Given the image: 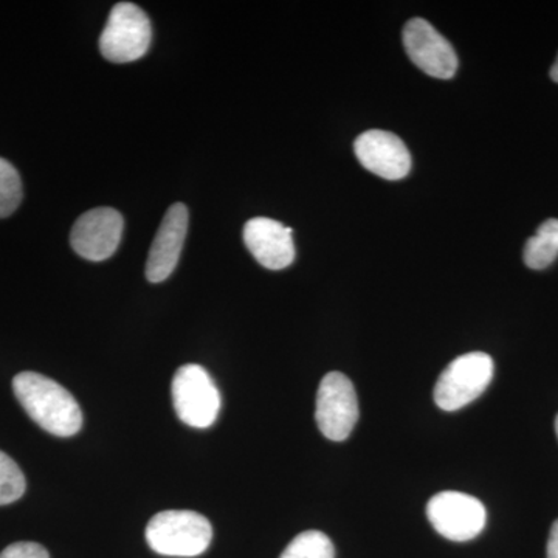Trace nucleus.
<instances>
[{
    "instance_id": "1",
    "label": "nucleus",
    "mask_w": 558,
    "mask_h": 558,
    "mask_svg": "<svg viewBox=\"0 0 558 558\" xmlns=\"http://www.w3.org/2000/svg\"><path fill=\"white\" fill-rule=\"evenodd\" d=\"M13 391L22 409L50 435L70 438L83 427L78 402L49 377L25 371L14 377Z\"/></svg>"
},
{
    "instance_id": "2",
    "label": "nucleus",
    "mask_w": 558,
    "mask_h": 558,
    "mask_svg": "<svg viewBox=\"0 0 558 558\" xmlns=\"http://www.w3.org/2000/svg\"><path fill=\"white\" fill-rule=\"evenodd\" d=\"M211 539V523L193 510H165L146 526V542L160 556L197 557L209 548Z\"/></svg>"
},
{
    "instance_id": "3",
    "label": "nucleus",
    "mask_w": 558,
    "mask_h": 558,
    "mask_svg": "<svg viewBox=\"0 0 558 558\" xmlns=\"http://www.w3.org/2000/svg\"><path fill=\"white\" fill-rule=\"evenodd\" d=\"M494 371V360L484 352H469L453 360L436 384V405L444 411L464 409L486 391Z\"/></svg>"
},
{
    "instance_id": "4",
    "label": "nucleus",
    "mask_w": 558,
    "mask_h": 558,
    "mask_svg": "<svg viewBox=\"0 0 558 558\" xmlns=\"http://www.w3.org/2000/svg\"><path fill=\"white\" fill-rule=\"evenodd\" d=\"M153 28L145 11L131 2L117 3L100 38L102 57L116 64L137 61L149 50Z\"/></svg>"
},
{
    "instance_id": "5",
    "label": "nucleus",
    "mask_w": 558,
    "mask_h": 558,
    "mask_svg": "<svg viewBox=\"0 0 558 558\" xmlns=\"http://www.w3.org/2000/svg\"><path fill=\"white\" fill-rule=\"evenodd\" d=\"M172 403L183 424L193 428H208L220 411L219 389L211 376L199 365H183L171 385Z\"/></svg>"
},
{
    "instance_id": "6",
    "label": "nucleus",
    "mask_w": 558,
    "mask_h": 558,
    "mask_svg": "<svg viewBox=\"0 0 558 558\" xmlns=\"http://www.w3.org/2000/svg\"><path fill=\"white\" fill-rule=\"evenodd\" d=\"M427 517L438 534L451 542L478 537L487 523V510L478 498L462 492H440L428 501Z\"/></svg>"
},
{
    "instance_id": "7",
    "label": "nucleus",
    "mask_w": 558,
    "mask_h": 558,
    "mask_svg": "<svg viewBox=\"0 0 558 558\" xmlns=\"http://www.w3.org/2000/svg\"><path fill=\"white\" fill-rule=\"evenodd\" d=\"M315 418L322 435L336 442L348 439L359 421V400L354 385L344 374L323 377L317 395Z\"/></svg>"
},
{
    "instance_id": "8",
    "label": "nucleus",
    "mask_w": 558,
    "mask_h": 558,
    "mask_svg": "<svg viewBox=\"0 0 558 558\" xmlns=\"http://www.w3.org/2000/svg\"><path fill=\"white\" fill-rule=\"evenodd\" d=\"M403 46L410 60L427 75L450 80L457 73V51L429 22L421 17L407 22L403 28Z\"/></svg>"
},
{
    "instance_id": "9",
    "label": "nucleus",
    "mask_w": 558,
    "mask_h": 558,
    "mask_svg": "<svg viewBox=\"0 0 558 558\" xmlns=\"http://www.w3.org/2000/svg\"><path fill=\"white\" fill-rule=\"evenodd\" d=\"M123 216L117 209L102 207L81 215L70 233V244L81 258L105 260L119 248L123 236Z\"/></svg>"
},
{
    "instance_id": "10",
    "label": "nucleus",
    "mask_w": 558,
    "mask_h": 558,
    "mask_svg": "<svg viewBox=\"0 0 558 558\" xmlns=\"http://www.w3.org/2000/svg\"><path fill=\"white\" fill-rule=\"evenodd\" d=\"M360 163L387 180L407 178L411 170L410 150L398 135L388 131L363 132L354 143Z\"/></svg>"
},
{
    "instance_id": "11",
    "label": "nucleus",
    "mask_w": 558,
    "mask_h": 558,
    "mask_svg": "<svg viewBox=\"0 0 558 558\" xmlns=\"http://www.w3.org/2000/svg\"><path fill=\"white\" fill-rule=\"evenodd\" d=\"M189 219L186 205L174 204L161 220L146 260V278L154 284L170 278L178 267L189 231Z\"/></svg>"
},
{
    "instance_id": "12",
    "label": "nucleus",
    "mask_w": 558,
    "mask_h": 558,
    "mask_svg": "<svg viewBox=\"0 0 558 558\" xmlns=\"http://www.w3.org/2000/svg\"><path fill=\"white\" fill-rule=\"evenodd\" d=\"M244 242L260 266L282 270L295 259L292 229L269 218L250 219L244 227Z\"/></svg>"
},
{
    "instance_id": "13",
    "label": "nucleus",
    "mask_w": 558,
    "mask_h": 558,
    "mask_svg": "<svg viewBox=\"0 0 558 558\" xmlns=\"http://www.w3.org/2000/svg\"><path fill=\"white\" fill-rule=\"evenodd\" d=\"M558 256V219H548L524 245V264L532 270L549 267Z\"/></svg>"
},
{
    "instance_id": "14",
    "label": "nucleus",
    "mask_w": 558,
    "mask_h": 558,
    "mask_svg": "<svg viewBox=\"0 0 558 558\" xmlns=\"http://www.w3.org/2000/svg\"><path fill=\"white\" fill-rule=\"evenodd\" d=\"M279 558H336V549L328 535L306 531L296 535Z\"/></svg>"
},
{
    "instance_id": "15",
    "label": "nucleus",
    "mask_w": 558,
    "mask_h": 558,
    "mask_svg": "<svg viewBox=\"0 0 558 558\" xmlns=\"http://www.w3.org/2000/svg\"><path fill=\"white\" fill-rule=\"evenodd\" d=\"M22 202L20 172L9 160L0 157V219L9 218Z\"/></svg>"
},
{
    "instance_id": "16",
    "label": "nucleus",
    "mask_w": 558,
    "mask_h": 558,
    "mask_svg": "<svg viewBox=\"0 0 558 558\" xmlns=\"http://www.w3.org/2000/svg\"><path fill=\"white\" fill-rule=\"evenodd\" d=\"M27 483L20 465L0 451V506L11 505L25 494Z\"/></svg>"
},
{
    "instance_id": "17",
    "label": "nucleus",
    "mask_w": 558,
    "mask_h": 558,
    "mask_svg": "<svg viewBox=\"0 0 558 558\" xmlns=\"http://www.w3.org/2000/svg\"><path fill=\"white\" fill-rule=\"evenodd\" d=\"M0 558H50V556L39 543L17 542L3 549Z\"/></svg>"
},
{
    "instance_id": "18",
    "label": "nucleus",
    "mask_w": 558,
    "mask_h": 558,
    "mask_svg": "<svg viewBox=\"0 0 558 558\" xmlns=\"http://www.w3.org/2000/svg\"><path fill=\"white\" fill-rule=\"evenodd\" d=\"M548 558H558V520L553 524V527H550Z\"/></svg>"
},
{
    "instance_id": "19",
    "label": "nucleus",
    "mask_w": 558,
    "mask_h": 558,
    "mask_svg": "<svg viewBox=\"0 0 558 558\" xmlns=\"http://www.w3.org/2000/svg\"><path fill=\"white\" fill-rule=\"evenodd\" d=\"M550 78H553L554 83L558 84V57L556 62H554L553 68H550L549 72Z\"/></svg>"
},
{
    "instance_id": "20",
    "label": "nucleus",
    "mask_w": 558,
    "mask_h": 558,
    "mask_svg": "<svg viewBox=\"0 0 558 558\" xmlns=\"http://www.w3.org/2000/svg\"><path fill=\"white\" fill-rule=\"evenodd\" d=\"M556 432H557V436H558V416L556 418Z\"/></svg>"
}]
</instances>
